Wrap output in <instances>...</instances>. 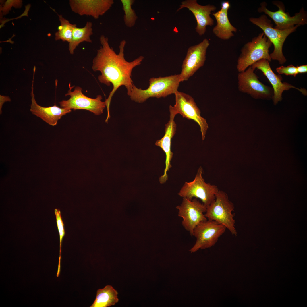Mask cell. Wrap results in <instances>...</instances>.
I'll return each instance as SVG.
<instances>
[{"mask_svg": "<svg viewBox=\"0 0 307 307\" xmlns=\"http://www.w3.org/2000/svg\"><path fill=\"white\" fill-rule=\"evenodd\" d=\"M99 41L101 46L93 60L92 68L95 72L99 71L101 72V75L98 77L101 83L107 86H110L111 83L113 85V89L105 101L107 115L109 116L112 98L120 87L125 86L128 95L130 96L134 85L131 78L132 70L141 64L144 57L140 56L131 62L126 60L124 57V49L126 44L125 40L120 42L118 54L110 46L107 37L101 35Z\"/></svg>", "mask_w": 307, "mask_h": 307, "instance_id": "6da1fadb", "label": "cell"}, {"mask_svg": "<svg viewBox=\"0 0 307 307\" xmlns=\"http://www.w3.org/2000/svg\"><path fill=\"white\" fill-rule=\"evenodd\" d=\"M179 74L165 77H153L149 80V86L146 89L134 85L130 96L135 102L142 103L150 97H165L178 91L181 82Z\"/></svg>", "mask_w": 307, "mask_h": 307, "instance_id": "7a4b0ae2", "label": "cell"}, {"mask_svg": "<svg viewBox=\"0 0 307 307\" xmlns=\"http://www.w3.org/2000/svg\"><path fill=\"white\" fill-rule=\"evenodd\" d=\"M272 44L263 32L245 44L237 60L236 67L238 71L240 72L244 71L248 67L261 59L270 61L271 59L269 49Z\"/></svg>", "mask_w": 307, "mask_h": 307, "instance_id": "3957f363", "label": "cell"}, {"mask_svg": "<svg viewBox=\"0 0 307 307\" xmlns=\"http://www.w3.org/2000/svg\"><path fill=\"white\" fill-rule=\"evenodd\" d=\"M250 21L252 24L259 27L269 39L274 49L273 52L270 54L271 59L278 61L280 64H283L286 61L283 55V47L285 39L291 33L294 32L300 25H297L293 27L283 30H279L273 28L271 21L264 14L258 18L251 17Z\"/></svg>", "mask_w": 307, "mask_h": 307, "instance_id": "277c9868", "label": "cell"}, {"mask_svg": "<svg viewBox=\"0 0 307 307\" xmlns=\"http://www.w3.org/2000/svg\"><path fill=\"white\" fill-rule=\"evenodd\" d=\"M234 209L233 203L229 200L227 194L223 191H219L215 200L207 207L204 215L208 220L223 225L233 235L236 236L235 220L232 213Z\"/></svg>", "mask_w": 307, "mask_h": 307, "instance_id": "5b68a950", "label": "cell"}, {"mask_svg": "<svg viewBox=\"0 0 307 307\" xmlns=\"http://www.w3.org/2000/svg\"><path fill=\"white\" fill-rule=\"evenodd\" d=\"M202 171L203 169L200 166L194 180L185 182L177 194L190 200L193 198H199L207 208L215 200L219 190L216 186L205 182L202 176Z\"/></svg>", "mask_w": 307, "mask_h": 307, "instance_id": "8992f818", "label": "cell"}, {"mask_svg": "<svg viewBox=\"0 0 307 307\" xmlns=\"http://www.w3.org/2000/svg\"><path fill=\"white\" fill-rule=\"evenodd\" d=\"M69 86V89L65 96H70V98L67 100H63L59 102L61 108L74 110H86L96 115L103 113L106 105L105 102L101 101L102 97L101 95H97L95 98H92L82 93L81 87L76 86L72 91L73 86L71 87L70 83Z\"/></svg>", "mask_w": 307, "mask_h": 307, "instance_id": "52a82bcc", "label": "cell"}, {"mask_svg": "<svg viewBox=\"0 0 307 307\" xmlns=\"http://www.w3.org/2000/svg\"><path fill=\"white\" fill-rule=\"evenodd\" d=\"M175 103L173 106L170 105L169 111L176 115L179 114L183 118L192 119L199 126L202 136L204 140L208 126L206 120L201 117L200 111L194 99L190 95L177 91L175 94Z\"/></svg>", "mask_w": 307, "mask_h": 307, "instance_id": "ba28073f", "label": "cell"}, {"mask_svg": "<svg viewBox=\"0 0 307 307\" xmlns=\"http://www.w3.org/2000/svg\"><path fill=\"white\" fill-rule=\"evenodd\" d=\"M226 229L224 226L214 221L207 219L201 222L194 229L193 236L196 240L190 251L194 252L200 249H205L213 246Z\"/></svg>", "mask_w": 307, "mask_h": 307, "instance_id": "9c48e42d", "label": "cell"}, {"mask_svg": "<svg viewBox=\"0 0 307 307\" xmlns=\"http://www.w3.org/2000/svg\"><path fill=\"white\" fill-rule=\"evenodd\" d=\"M273 3L278 8L277 11L273 12L269 10L266 7L267 3L264 1L260 4V7L258 8V11L259 13L264 12L272 19L276 25L275 28L283 30L297 25L307 24V13L303 8L294 16H291L288 13L285 12V7L282 2L277 1H273Z\"/></svg>", "mask_w": 307, "mask_h": 307, "instance_id": "30bf717a", "label": "cell"}, {"mask_svg": "<svg viewBox=\"0 0 307 307\" xmlns=\"http://www.w3.org/2000/svg\"><path fill=\"white\" fill-rule=\"evenodd\" d=\"M176 208L179 211L178 216L183 219V226L191 236H193L196 226L201 222L207 220L204 214L207 208L197 198L190 200L183 198L181 204Z\"/></svg>", "mask_w": 307, "mask_h": 307, "instance_id": "8fae6325", "label": "cell"}, {"mask_svg": "<svg viewBox=\"0 0 307 307\" xmlns=\"http://www.w3.org/2000/svg\"><path fill=\"white\" fill-rule=\"evenodd\" d=\"M255 69L250 66L244 71L239 72L238 76L239 90L255 99H269L273 98V89L258 80V77L254 72Z\"/></svg>", "mask_w": 307, "mask_h": 307, "instance_id": "7c38bea8", "label": "cell"}, {"mask_svg": "<svg viewBox=\"0 0 307 307\" xmlns=\"http://www.w3.org/2000/svg\"><path fill=\"white\" fill-rule=\"evenodd\" d=\"M210 45L209 40L204 39L198 44L190 47L183 61L179 74L181 82L187 81L201 67L206 60V50Z\"/></svg>", "mask_w": 307, "mask_h": 307, "instance_id": "4fadbf2b", "label": "cell"}, {"mask_svg": "<svg viewBox=\"0 0 307 307\" xmlns=\"http://www.w3.org/2000/svg\"><path fill=\"white\" fill-rule=\"evenodd\" d=\"M252 68L260 70L268 79L272 85L273 90V99L274 105L282 100V94L285 90H288L291 88H295L306 95V90L304 88L299 89L286 82H282V78L281 76L277 75L271 69L269 62L265 59H261L254 63L251 66Z\"/></svg>", "mask_w": 307, "mask_h": 307, "instance_id": "5bb4252c", "label": "cell"}, {"mask_svg": "<svg viewBox=\"0 0 307 307\" xmlns=\"http://www.w3.org/2000/svg\"><path fill=\"white\" fill-rule=\"evenodd\" d=\"M184 8L188 9L194 15L197 23L195 30L200 36L204 34L207 26L213 25L214 20L210 15L211 12L216 9L215 5H202L197 3L196 0H186L181 2L177 11Z\"/></svg>", "mask_w": 307, "mask_h": 307, "instance_id": "9a60e30c", "label": "cell"}, {"mask_svg": "<svg viewBox=\"0 0 307 307\" xmlns=\"http://www.w3.org/2000/svg\"><path fill=\"white\" fill-rule=\"evenodd\" d=\"M71 10L80 15L90 16L98 19L104 15L114 3L113 0H70Z\"/></svg>", "mask_w": 307, "mask_h": 307, "instance_id": "2e32d148", "label": "cell"}, {"mask_svg": "<svg viewBox=\"0 0 307 307\" xmlns=\"http://www.w3.org/2000/svg\"><path fill=\"white\" fill-rule=\"evenodd\" d=\"M169 112V120L165 125V134L161 138L157 140L155 143L156 146L162 149L166 155L165 167L164 174L159 179L161 184L165 183L168 180L167 172L172 167L171 162L173 157V153L171 149V140L176 130L177 125L174 120L176 115L171 111Z\"/></svg>", "mask_w": 307, "mask_h": 307, "instance_id": "e0dca14e", "label": "cell"}, {"mask_svg": "<svg viewBox=\"0 0 307 307\" xmlns=\"http://www.w3.org/2000/svg\"><path fill=\"white\" fill-rule=\"evenodd\" d=\"M33 76L30 95L31 103L30 110L33 115L39 117L49 125L52 126L56 125L58 121L61 117L71 111V109L59 107L56 104L52 106L44 107L38 105L35 98L34 93V78Z\"/></svg>", "mask_w": 307, "mask_h": 307, "instance_id": "ac0fdd59", "label": "cell"}, {"mask_svg": "<svg viewBox=\"0 0 307 307\" xmlns=\"http://www.w3.org/2000/svg\"><path fill=\"white\" fill-rule=\"evenodd\" d=\"M227 9L221 8L212 13L217 22V24L213 29L214 34L219 38L228 40L234 36L233 32L237 31V28L230 22L228 16Z\"/></svg>", "mask_w": 307, "mask_h": 307, "instance_id": "d6986e66", "label": "cell"}, {"mask_svg": "<svg viewBox=\"0 0 307 307\" xmlns=\"http://www.w3.org/2000/svg\"><path fill=\"white\" fill-rule=\"evenodd\" d=\"M118 292L113 287L107 285L97 290L95 300L90 307H107L114 305L119 301Z\"/></svg>", "mask_w": 307, "mask_h": 307, "instance_id": "ffe728a7", "label": "cell"}, {"mask_svg": "<svg viewBox=\"0 0 307 307\" xmlns=\"http://www.w3.org/2000/svg\"><path fill=\"white\" fill-rule=\"evenodd\" d=\"M93 34L92 24L90 22H87L83 27H75L73 32L72 40L69 44V50L70 54L74 53L75 49L80 43L83 42L91 43L90 36Z\"/></svg>", "mask_w": 307, "mask_h": 307, "instance_id": "44dd1931", "label": "cell"}, {"mask_svg": "<svg viewBox=\"0 0 307 307\" xmlns=\"http://www.w3.org/2000/svg\"><path fill=\"white\" fill-rule=\"evenodd\" d=\"M60 22L58 31L55 34L56 40H61L69 43L71 41L73 30L76 26V24L71 23L61 15L58 14Z\"/></svg>", "mask_w": 307, "mask_h": 307, "instance_id": "7402d4cb", "label": "cell"}, {"mask_svg": "<svg viewBox=\"0 0 307 307\" xmlns=\"http://www.w3.org/2000/svg\"><path fill=\"white\" fill-rule=\"evenodd\" d=\"M122 9L124 12L123 20L125 24L128 27L131 28L135 24L137 16L132 5L134 1L133 0H121Z\"/></svg>", "mask_w": 307, "mask_h": 307, "instance_id": "603a6c76", "label": "cell"}, {"mask_svg": "<svg viewBox=\"0 0 307 307\" xmlns=\"http://www.w3.org/2000/svg\"><path fill=\"white\" fill-rule=\"evenodd\" d=\"M54 212L56 216L57 224L59 235L60 250L58 264L60 265L61 259V243L65 233L64 229V225L62 220L60 211L56 209H55Z\"/></svg>", "mask_w": 307, "mask_h": 307, "instance_id": "cb8c5ba5", "label": "cell"}, {"mask_svg": "<svg viewBox=\"0 0 307 307\" xmlns=\"http://www.w3.org/2000/svg\"><path fill=\"white\" fill-rule=\"evenodd\" d=\"M277 72L279 74H284L286 75L293 76L296 77L298 74L296 67L292 65L287 67L281 66L276 69Z\"/></svg>", "mask_w": 307, "mask_h": 307, "instance_id": "d4e9b609", "label": "cell"}, {"mask_svg": "<svg viewBox=\"0 0 307 307\" xmlns=\"http://www.w3.org/2000/svg\"><path fill=\"white\" fill-rule=\"evenodd\" d=\"M21 1L19 0H10L7 1L5 3V5L4 7L3 8V11L4 13L5 14H6L7 13L8 11L9 10V9H10L12 6V5L15 6H20L21 3Z\"/></svg>", "mask_w": 307, "mask_h": 307, "instance_id": "484cf974", "label": "cell"}, {"mask_svg": "<svg viewBox=\"0 0 307 307\" xmlns=\"http://www.w3.org/2000/svg\"><path fill=\"white\" fill-rule=\"evenodd\" d=\"M11 101L10 98L8 96L0 95V114H2V109L3 105L5 102H10Z\"/></svg>", "mask_w": 307, "mask_h": 307, "instance_id": "4316f807", "label": "cell"}, {"mask_svg": "<svg viewBox=\"0 0 307 307\" xmlns=\"http://www.w3.org/2000/svg\"><path fill=\"white\" fill-rule=\"evenodd\" d=\"M298 73H305L307 72V65H303L296 67Z\"/></svg>", "mask_w": 307, "mask_h": 307, "instance_id": "83f0119b", "label": "cell"}]
</instances>
